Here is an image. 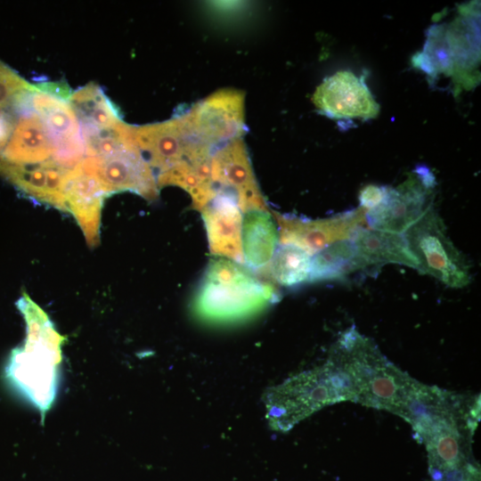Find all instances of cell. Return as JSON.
Listing matches in <instances>:
<instances>
[{"instance_id": "2e32d148", "label": "cell", "mask_w": 481, "mask_h": 481, "mask_svg": "<svg viewBox=\"0 0 481 481\" xmlns=\"http://www.w3.org/2000/svg\"><path fill=\"white\" fill-rule=\"evenodd\" d=\"M64 197L68 208L80 226L87 245L100 243V226L104 199L108 194L96 176L86 170L82 163L68 175Z\"/></svg>"}, {"instance_id": "44dd1931", "label": "cell", "mask_w": 481, "mask_h": 481, "mask_svg": "<svg viewBox=\"0 0 481 481\" xmlns=\"http://www.w3.org/2000/svg\"><path fill=\"white\" fill-rule=\"evenodd\" d=\"M52 164H54V162L20 165L7 161L0 157V176L26 197L58 209V203L48 177V170Z\"/></svg>"}, {"instance_id": "e0dca14e", "label": "cell", "mask_w": 481, "mask_h": 481, "mask_svg": "<svg viewBox=\"0 0 481 481\" xmlns=\"http://www.w3.org/2000/svg\"><path fill=\"white\" fill-rule=\"evenodd\" d=\"M278 241V228L268 210L245 213L241 232L242 253L244 264L251 272L268 277Z\"/></svg>"}, {"instance_id": "d6986e66", "label": "cell", "mask_w": 481, "mask_h": 481, "mask_svg": "<svg viewBox=\"0 0 481 481\" xmlns=\"http://www.w3.org/2000/svg\"><path fill=\"white\" fill-rule=\"evenodd\" d=\"M69 102L81 131L108 129L123 122L117 107L95 83H88L71 92Z\"/></svg>"}, {"instance_id": "4fadbf2b", "label": "cell", "mask_w": 481, "mask_h": 481, "mask_svg": "<svg viewBox=\"0 0 481 481\" xmlns=\"http://www.w3.org/2000/svg\"><path fill=\"white\" fill-rule=\"evenodd\" d=\"M28 93L15 106L17 112L15 126L8 143L0 152V157L20 165L54 162L56 155L54 136L41 117L28 103Z\"/></svg>"}, {"instance_id": "3957f363", "label": "cell", "mask_w": 481, "mask_h": 481, "mask_svg": "<svg viewBox=\"0 0 481 481\" xmlns=\"http://www.w3.org/2000/svg\"><path fill=\"white\" fill-rule=\"evenodd\" d=\"M16 306L26 323V338L22 346L12 350L5 375L44 419L57 394L66 337L55 330L47 314L29 296L20 298Z\"/></svg>"}, {"instance_id": "7c38bea8", "label": "cell", "mask_w": 481, "mask_h": 481, "mask_svg": "<svg viewBox=\"0 0 481 481\" xmlns=\"http://www.w3.org/2000/svg\"><path fill=\"white\" fill-rule=\"evenodd\" d=\"M313 102L321 112L334 118L368 119L379 111L363 77L347 70L324 79L314 92Z\"/></svg>"}, {"instance_id": "52a82bcc", "label": "cell", "mask_w": 481, "mask_h": 481, "mask_svg": "<svg viewBox=\"0 0 481 481\" xmlns=\"http://www.w3.org/2000/svg\"><path fill=\"white\" fill-rule=\"evenodd\" d=\"M434 179L414 171L396 188H386L381 202L365 212L370 228L403 234L432 208Z\"/></svg>"}, {"instance_id": "ba28073f", "label": "cell", "mask_w": 481, "mask_h": 481, "mask_svg": "<svg viewBox=\"0 0 481 481\" xmlns=\"http://www.w3.org/2000/svg\"><path fill=\"white\" fill-rule=\"evenodd\" d=\"M242 99L239 92H218L179 118L195 142L215 151L242 133Z\"/></svg>"}, {"instance_id": "7a4b0ae2", "label": "cell", "mask_w": 481, "mask_h": 481, "mask_svg": "<svg viewBox=\"0 0 481 481\" xmlns=\"http://www.w3.org/2000/svg\"><path fill=\"white\" fill-rule=\"evenodd\" d=\"M341 373L351 402L397 414L414 379L355 327L345 330L328 357Z\"/></svg>"}, {"instance_id": "7402d4cb", "label": "cell", "mask_w": 481, "mask_h": 481, "mask_svg": "<svg viewBox=\"0 0 481 481\" xmlns=\"http://www.w3.org/2000/svg\"><path fill=\"white\" fill-rule=\"evenodd\" d=\"M311 258L312 256L299 247L280 244L269 266V281L285 287L308 281Z\"/></svg>"}, {"instance_id": "6da1fadb", "label": "cell", "mask_w": 481, "mask_h": 481, "mask_svg": "<svg viewBox=\"0 0 481 481\" xmlns=\"http://www.w3.org/2000/svg\"><path fill=\"white\" fill-rule=\"evenodd\" d=\"M425 444L432 479L470 461V440L480 418L479 398L428 386L414 379L397 413Z\"/></svg>"}, {"instance_id": "cb8c5ba5", "label": "cell", "mask_w": 481, "mask_h": 481, "mask_svg": "<svg viewBox=\"0 0 481 481\" xmlns=\"http://www.w3.org/2000/svg\"><path fill=\"white\" fill-rule=\"evenodd\" d=\"M16 119L17 112L14 108L0 106V152L10 139Z\"/></svg>"}, {"instance_id": "277c9868", "label": "cell", "mask_w": 481, "mask_h": 481, "mask_svg": "<svg viewBox=\"0 0 481 481\" xmlns=\"http://www.w3.org/2000/svg\"><path fill=\"white\" fill-rule=\"evenodd\" d=\"M279 297L274 284L244 265L212 259L192 299L193 314L210 324H232L260 314Z\"/></svg>"}, {"instance_id": "ffe728a7", "label": "cell", "mask_w": 481, "mask_h": 481, "mask_svg": "<svg viewBox=\"0 0 481 481\" xmlns=\"http://www.w3.org/2000/svg\"><path fill=\"white\" fill-rule=\"evenodd\" d=\"M350 239L333 243L311 258L309 282L343 281L366 270Z\"/></svg>"}, {"instance_id": "484cf974", "label": "cell", "mask_w": 481, "mask_h": 481, "mask_svg": "<svg viewBox=\"0 0 481 481\" xmlns=\"http://www.w3.org/2000/svg\"><path fill=\"white\" fill-rule=\"evenodd\" d=\"M385 187L369 185L360 193V203L363 209L366 211L377 207L384 198Z\"/></svg>"}, {"instance_id": "8992f818", "label": "cell", "mask_w": 481, "mask_h": 481, "mask_svg": "<svg viewBox=\"0 0 481 481\" xmlns=\"http://www.w3.org/2000/svg\"><path fill=\"white\" fill-rule=\"evenodd\" d=\"M403 235L420 272L451 288H463L470 282L469 265L450 240L433 207Z\"/></svg>"}, {"instance_id": "9a60e30c", "label": "cell", "mask_w": 481, "mask_h": 481, "mask_svg": "<svg viewBox=\"0 0 481 481\" xmlns=\"http://www.w3.org/2000/svg\"><path fill=\"white\" fill-rule=\"evenodd\" d=\"M200 212L211 253L244 265L241 244L243 216L235 198L227 192L217 191Z\"/></svg>"}, {"instance_id": "8fae6325", "label": "cell", "mask_w": 481, "mask_h": 481, "mask_svg": "<svg viewBox=\"0 0 481 481\" xmlns=\"http://www.w3.org/2000/svg\"><path fill=\"white\" fill-rule=\"evenodd\" d=\"M212 179L236 200L242 213L268 210L259 191L243 142L234 139L212 155Z\"/></svg>"}, {"instance_id": "d4e9b609", "label": "cell", "mask_w": 481, "mask_h": 481, "mask_svg": "<svg viewBox=\"0 0 481 481\" xmlns=\"http://www.w3.org/2000/svg\"><path fill=\"white\" fill-rule=\"evenodd\" d=\"M432 481H480V470L477 465L469 462L462 469L442 475Z\"/></svg>"}, {"instance_id": "30bf717a", "label": "cell", "mask_w": 481, "mask_h": 481, "mask_svg": "<svg viewBox=\"0 0 481 481\" xmlns=\"http://www.w3.org/2000/svg\"><path fill=\"white\" fill-rule=\"evenodd\" d=\"M278 224L280 244H291L314 256L338 241L350 239L366 224L365 210L358 208L337 216L306 219L273 213Z\"/></svg>"}, {"instance_id": "ac0fdd59", "label": "cell", "mask_w": 481, "mask_h": 481, "mask_svg": "<svg viewBox=\"0 0 481 481\" xmlns=\"http://www.w3.org/2000/svg\"><path fill=\"white\" fill-rule=\"evenodd\" d=\"M368 269L396 264L418 270L419 265L403 234L361 227L350 238Z\"/></svg>"}, {"instance_id": "5b68a950", "label": "cell", "mask_w": 481, "mask_h": 481, "mask_svg": "<svg viewBox=\"0 0 481 481\" xmlns=\"http://www.w3.org/2000/svg\"><path fill=\"white\" fill-rule=\"evenodd\" d=\"M344 401H351L346 381L328 360L269 388L264 395L268 424L279 432H287L323 407Z\"/></svg>"}, {"instance_id": "5bb4252c", "label": "cell", "mask_w": 481, "mask_h": 481, "mask_svg": "<svg viewBox=\"0 0 481 481\" xmlns=\"http://www.w3.org/2000/svg\"><path fill=\"white\" fill-rule=\"evenodd\" d=\"M135 142L151 168L160 174L184 160L200 144L192 139L179 117L134 126Z\"/></svg>"}, {"instance_id": "603a6c76", "label": "cell", "mask_w": 481, "mask_h": 481, "mask_svg": "<svg viewBox=\"0 0 481 481\" xmlns=\"http://www.w3.org/2000/svg\"><path fill=\"white\" fill-rule=\"evenodd\" d=\"M33 86L34 85L0 61V106L14 108L20 98Z\"/></svg>"}, {"instance_id": "9c48e42d", "label": "cell", "mask_w": 481, "mask_h": 481, "mask_svg": "<svg viewBox=\"0 0 481 481\" xmlns=\"http://www.w3.org/2000/svg\"><path fill=\"white\" fill-rule=\"evenodd\" d=\"M81 163L96 176L108 196L127 191L147 200L159 196L153 170L135 143L108 157H86Z\"/></svg>"}]
</instances>
